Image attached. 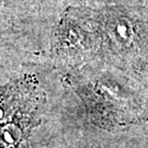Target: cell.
<instances>
[{
  "label": "cell",
  "instance_id": "6da1fadb",
  "mask_svg": "<svg viewBox=\"0 0 148 148\" xmlns=\"http://www.w3.org/2000/svg\"><path fill=\"white\" fill-rule=\"evenodd\" d=\"M41 102L30 84L18 80L0 86V148H30L27 137Z\"/></svg>",
  "mask_w": 148,
  "mask_h": 148
},
{
  "label": "cell",
  "instance_id": "7a4b0ae2",
  "mask_svg": "<svg viewBox=\"0 0 148 148\" xmlns=\"http://www.w3.org/2000/svg\"><path fill=\"white\" fill-rule=\"evenodd\" d=\"M23 0H0V37L16 25Z\"/></svg>",
  "mask_w": 148,
  "mask_h": 148
}]
</instances>
